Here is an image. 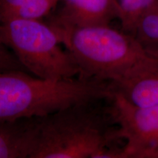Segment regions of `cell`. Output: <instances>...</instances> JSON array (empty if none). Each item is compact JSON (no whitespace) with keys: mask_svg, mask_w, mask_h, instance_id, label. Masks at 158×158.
Wrapping results in <instances>:
<instances>
[{"mask_svg":"<svg viewBox=\"0 0 158 158\" xmlns=\"http://www.w3.org/2000/svg\"><path fill=\"white\" fill-rule=\"evenodd\" d=\"M108 99V98H107ZM106 99L80 102L33 118L29 158H122L121 138Z\"/></svg>","mask_w":158,"mask_h":158,"instance_id":"obj_1","label":"cell"},{"mask_svg":"<svg viewBox=\"0 0 158 158\" xmlns=\"http://www.w3.org/2000/svg\"><path fill=\"white\" fill-rule=\"evenodd\" d=\"M110 82L96 79L45 80L23 70L0 72V120L42 116L70 105L107 99Z\"/></svg>","mask_w":158,"mask_h":158,"instance_id":"obj_2","label":"cell"},{"mask_svg":"<svg viewBox=\"0 0 158 158\" xmlns=\"http://www.w3.org/2000/svg\"><path fill=\"white\" fill-rule=\"evenodd\" d=\"M57 32L79 69L80 78L118 81L151 56L133 35L109 25Z\"/></svg>","mask_w":158,"mask_h":158,"instance_id":"obj_3","label":"cell"},{"mask_svg":"<svg viewBox=\"0 0 158 158\" xmlns=\"http://www.w3.org/2000/svg\"><path fill=\"white\" fill-rule=\"evenodd\" d=\"M3 43L26 70L45 80L73 79L79 69L68 51L62 50L58 32L39 20L11 17L0 20Z\"/></svg>","mask_w":158,"mask_h":158,"instance_id":"obj_4","label":"cell"},{"mask_svg":"<svg viewBox=\"0 0 158 158\" xmlns=\"http://www.w3.org/2000/svg\"><path fill=\"white\" fill-rule=\"evenodd\" d=\"M112 114L125 143L122 158H158V106L140 108L112 89Z\"/></svg>","mask_w":158,"mask_h":158,"instance_id":"obj_5","label":"cell"},{"mask_svg":"<svg viewBox=\"0 0 158 158\" xmlns=\"http://www.w3.org/2000/svg\"><path fill=\"white\" fill-rule=\"evenodd\" d=\"M64 5L50 24L57 31L79 27L109 25L119 19L118 0H63Z\"/></svg>","mask_w":158,"mask_h":158,"instance_id":"obj_6","label":"cell"},{"mask_svg":"<svg viewBox=\"0 0 158 158\" xmlns=\"http://www.w3.org/2000/svg\"><path fill=\"white\" fill-rule=\"evenodd\" d=\"M112 89L140 108L158 106V58L149 56L118 81Z\"/></svg>","mask_w":158,"mask_h":158,"instance_id":"obj_7","label":"cell"},{"mask_svg":"<svg viewBox=\"0 0 158 158\" xmlns=\"http://www.w3.org/2000/svg\"><path fill=\"white\" fill-rule=\"evenodd\" d=\"M33 118L0 120V158H29Z\"/></svg>","mask_w":158,"mask_h":158,"instance_id":"obj_8","label":"cell"},{"mask_svg":"<svg viewBox=\"0 0 158 158\" xmlns=\"http://www.w3.org/2000/svg\"><path fill=\"white\" fill-rule=\"evenodd\" d=\"M122 31L133 35L135 26L141 15L155 3V0H118Z\"/></svg>","mask_w":158,"mask_h":158,"instance_id":"obj_9","label":"cell"},{"mask_svg":"<svg viewBox=\"0 0 158 158\" xmlns=\"http://www.w3.org/2000/svg\"><path fill=\"white\" fill-rule=\"evenodd\" d=\"M59 1L61 0H30L21 6L10 16L7 18L17 17L26 19L39 20V19L48 14Z\"/></svg>","mask_w":158,"mask_h":158,"instance_id":"obj_10","label":"cell"},{"mask_svg":"<svg viewBox=\"0 0 158 158\" xmlns=\"http://www.w3.org/2000/svg\"><path fill=\"white\" fill-rule=\"evenodd\" d=\"M8 70H27L19 62L14 53L3 43L0 35V72Z\"/></svg>","mask_w":158,"mask_h":158,"instance_id":"obj_11","label":"cell"},{"mask_svg":"<svg viewBox=\"0 0 158 158\" xmlns=\"http://www.w3.org/2000/svg\"><path fill=\"white\" fill-rule=\"evenodd\" d=\"M29 1L30 0H0V20L10 17Z\"/></svg>","mask_w":158,"mask_h":158,"instance_id":"obj_12","label":"cell"},{"mask_svg":"<svg viewBox=\"0 0 158 158\" xmlns=\"http://www.w3.org/2000/svg\"><path fill=\"white\" fill-rule=\"evenodd\" d=\"M153 7L156 9V10L158 12V0H155V3H154Z\"/></svg>","mask_w":158,"mask_h":158,"instance_id":"obj_13","label":"cell"}]
</instances>
